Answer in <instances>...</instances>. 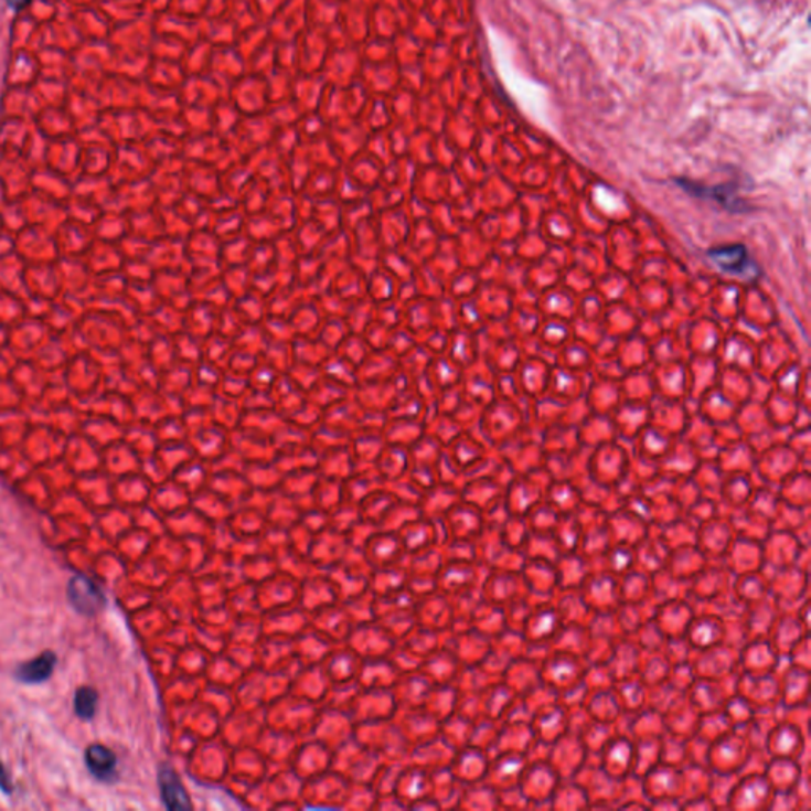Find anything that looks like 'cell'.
I'll use <instances>...</instances> for the list:
<instances>
[{
    "mask_svg": "<svg viewBox=\"0 0 811 811\" xmlns=\"http://www.w3.org/2000/svg\"><path fill=\"white\" fill-rule=\"evenodd\" d=\"M68 601L76 612L85 615V617H96L104 610L107 599L99 585L83 574H76L71 578L67 587Z\"/></svg>",
    "mask_w": 811,
    "mask_h": 811,
    "instance_id": "6da1fadb",
    "label": "cell"
},
{
    "mask_svg": "<svg viewBox=\"0 0 811 811\" xmlns=\"http://www.w3.org/2000/svg\"><path fill=\"white\" fill-rule=\"evenodd\" d=\"M85 762L87 770L96 780L102 783H115L118 778V761H116L115 753L105 745H90L86 748Z\"/></svg>",
    "mask_w": 811,
    "mask_h": 811,
    "instance_id": "7a4b0ae2",
    "label": "cell"
},
{
    "mask_svg": "<svg viewBox=\"0 0 811 811\" xmlns=\"http://www.w3.org/2000/svg\"><path fill=\"white\" fill-rule=\"evenodd\" d=\"M57 657L54 652H43L28 663L18 665L14 671V679L25 685H40V683L50 680L56 668Z\"/></svg>",
    "mask_w": 811,
    "mask_h": 811,
    "instance_id": "3957f363",
    "label": "cell"
},
{
    "mask_svg": "<svg viewBox=\"0 0 811 811\" xmlns=\"http://www.w3.org/2000/svg\"><path fill=\"white\" fill-rule=\"evenodd\" d=\"M160 794L170 810L191 809L189 796L172 767L162 766L159 772Z\"/></svg>",
    "mask_w": 811,
    "mask_h": 811,
    "instance_id": "277c9868",
    "label": "cell"
},
{
    "mask_svg": "<svg viewBox=\"0 0 811 811\" xmlns=\"http://www.w3.org/2000/svg\"><path fill=\"white\" fill-rule=\"evenodd\" d=\"M712 260L726 273H740L745 271L748 265V253L745 246H727L719 247V249H713L708 253Z\"/></svg>",
    "mask_w": 811,
    "mask_h": 811,
    "instance_id": "5b68a950",
    "label": "cell"
},
{
    "mask_svg": "<svg viewBox=\"0 0 811 811\" xmlns=\"http://www.w3.org/2000/svg\"><path fill=\"white\" fill-rule=\"evenodd\" d=\"M97 705H99V693L90 686H79L75 691L74 711L78 718L90 722L96 716Z\"/></svg>",
    "mask_w": 811,
    "mask_h": 811,
    "instance_id": "8992f818",
    "label": "cell"
},
{
    "mask_svg": "<svg viewBox=\"0 0 811 811\" xmlns=\"http://www.w3.org/2000/svg\"><path fill=\"white\" fill-rule=\"evenodd\" d=\"M0 791L7 796L12 794L13 792L12 778H10V775L7 772L6 766H3L2 761H0Z\"/></svg>",
    "mask_w": 811,
    "mask_h": 811,
    "instance_id": "52a82bcc",
    "label": "cell"
},
{
    "mask_svg": "<svg viewBox=\"0 0 811 811\" xmlns=\"http://www.w3.org/2000/svg\"><path fill=\"white\" fill-rule=\"evenodd\" d=\"M29 3H31V0H7V6H9L10 9L17 10V12L25 9Z\"/></svg>",
    "mask_w": 811,
    "mask_h": 811,
    "instance_id": "ba28073f",
    "label": "cell"
}]
</instances>
